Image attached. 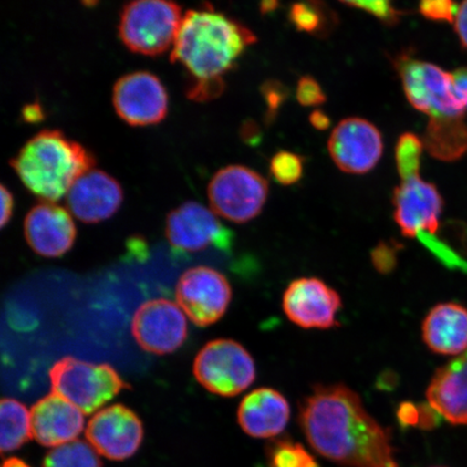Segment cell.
<instances>
[{"label": "cell", "mask_w": 467, "mask_h": 467, "mask_svg": "<svg viewBox=\"0 0 467 467\" xmlns=\"http://www.w3.org/2000/svg\"><path fill=\"white\" fill-rule=\"evenodd\" d=\"M397 420L404 428H410V426L419 428L421 422V405H416L410 401L402 402L397 410Z\"/></svg>", "instance_id": "8d00e7d4"}, {"label": "cell", "mask_w": 467, "mask_h": 467, "mask_svg": "<svg viewBox=\"0 0 467 467\" xmlns=\"http://www.w3.org/2000/svg\"><path fill=\"white\" fill-rule=\"evenodd\" d=\"M423 340L436 354L459 355L467 349V309L441 303L431 309L422 327Z\"/></svg>", "instance_id": "7402d4cb"}, {"label": "cell", "mask_w": 467, "mask_h": 467, "mask_svg": "<svg viewBox=\"0 0 467 467\" xmlns=\"http://www.w3.org/2000/svg\"><path fill=\"white\" fill-rule=\"evenodd\" d=\"M232 295L231 284L223 274L207 266L184 272L175 288L178 306L198 327L213 325L223 317Z\"/></svg>", "instance_id": "9c48e42d"}, {"label": "cell", "mask_w": 467, "mask_h": 467, "mask_svg": "<svg viewBox=\"0 0 467 467\" xmlns=\"http://www.w3.org/2000/svg\"><path fill=\"white\" fill-rule=\"evenodd\" d=\"M455 32H457L461 44L467 49V2L459 5L454 19Z\"/></svg>", "instance_id": "74e56055"}, {"label": "cell", "mask_w": 467, "mask_h": 467, "mask_svg": "<svg viewBox=\"0 0 467 467\" xmlns=\"http://www.w3.org/2000/svg\"><path fill=\"white\" fill-rule=\"evenodd\" d=\"M424 143L416 134L406 132L397 141L395 159L397 171L404 181L419 177Z\"/></svg>", "instance_id": "83f0119b"}, {"label": "cell", "mask_w": 467, "mask_h": 467, "mask_svg": "<svg viewBox=\"0 0 467 467\" xmlns=\"http://www.w3.org/2000/svg\"><path fill=\"white\" fill-rule=\"evenodd\" d=\"M85 435L99 454L109 460L124 461L141 447L143 423L131 409L117 404L97 412L88 422Z\"/></svg>", "instance_id": "4fadbf2b"}, {"label": "cell", "mask_w": 467, "mask_h": 467, "mask_svg": "<svg viewBox=\"0 0 467 467\" xmlns=\"http://www.w3.org/2000/svg\"><path fill=\"white\" fill-rule=\"evenodd\" d=\"M420 243L428 248L437 260L451 270H459L467 273V262L461 258L457 251L453 250L440 237L428 233H420L417 236Z\"/></svg>", "instance_id": "f546056e"}, {"label": "cell", "mask_w": 467, "mask_h": 467, "mask_svg": "<svg viewBox=\"0 0 467 467\" xmlns=\"http://www.w3.org/2000/svg\"><path fill=\"white\" fill-rule=\"evenodd\" d=\"M266 453L268 467H319L305 447L285 438L270 442Z\"/></svg>", "instance_id": "4316f807"}, {"label": "cell", "mask_w": 467, "mask_h": 467, "mask_svg": "<svg viewBox=\"0 0 467 467\" xmlns=\"http://www.w3.org/2000/svg\"><path fill=\"white\" fill-rule=\"evenodd\" d=\"M192 371L204 389L223 397L243 393L256 377L253 356L227 338L207 343L197 354Z\"/></svg>", "instance_id": "52a82bcc"}, {"label": "cell", "mask_w": 467, "mask_h": 467, "mask_svg": "<svg viewBox=\"0 0 467 467\" xmlns=\"http://www.w3.org/2000/svg\"><path fill=\"white\" fill-rule=\"evenodd\" d=\"M22 115L27 122H36L44 119L43 109L38 104L26 105Z\"/></svg>", "instance_id": "7bdbcfd3"}, {"label": "cell", "mask_w": 467, "mask_h": 467, "mask_svg": "<svg viewBox=\"0 0 467 467\" xmlns=\"http://www.w3.org/2000/svg\"><path fill=\"white\" fill-rule=\"evenodd\" d=\"M435 467H441V466H435Z\"/></svg>", "instance_id": "bcb514c9"}, {"label": "cell", "mask_w": 467, "mask_h": 467, "mask_svg": "<svg viewBox=\"0 0 467 467\" xmlns=\"http://www.w3.org/2000/svg\"><path fill=\"white\" fill-rule=\"evenodd\" d=\"M455 91L467 109V68H460L453 74Z\"/></svg>", "instance_id": "ab89813d"}, {"label": "cell", "mask_w": 467, "mask_h": 467, "mask_svg": "<svg viewBox=\"0 0 467 467\" xmlns=\"http://www.w3.org/2000/svg\"><path fill=\"white\" fill-rule=\"evenodd\" d=\"M429 404L454 425L467 424V349L438 369L426 390Z\"/></svg>", "instance_id": "44dd1931"}, {"label": "cell", "mask_w": 467, "mask_h": 467, "mask_svg": "<svg viewBox=\"0 0 467 467\" xmlns=\"http://www.w3.org/2000/svg\"><path fill=\"white\" fill-rule=\"evenodd\" d=\"M2 227L7 225L8 222L11 219V215H13L14 212V196L11 194V192L8 189H5V186H2Z\"/></svg>", "instance_id": "60d3db41"}, {"label": "cell", "mask_w": 467, "mask_h": 467, "mask_svg": "<svg viewBox=\"0 0 467 467\" xmlns=\"http://www.w3.org/2000/svg\"><path fill=\"white\" fill-rule=\"evenodd\" d=\"M278 5L277 2H263L260 5V11L263 15L271 14L278 8Z\"/></svg>", "instance_id": "ee69618b"}, {"label": "cell", "mask_w": 467, "mask_h": 467, "mask_svg": "<svg viewBox=\"0 0 467 467\" xmlns=\"http://www.w3.org/2000/svg\"><path fill=\"white\" fill-rule=\"evenodd\" d=\"M329 153L342 171L364 174L377 166L383 153V140L371 122L352 117L344 119L332 132Z\"/></svg>", "instance_id": "9a60e30c"}, {"label": "cell", "mask_w": 467, "mask_h": 467, "mask_svg": "<svg viewBox=\"0 0 467 467\" xmlns=\"http://www.w3.org/2000/svg\"><path fill=\"white\" fill-rule=\"evenodd\" d=\"M3 467H31L19 458H9L5 461Z\"/></svg>", "instance_id": "f6af8a7d"}, {"label": "cell", "mask_w": 467, "mask_h": 467, "mask_svg": "<svg viewBox=\"0 0 467 467\" xmlns=\"http://www.w3.org/2000/svg\"><path fill=\"white\" fill-rule=\"evenodd\" d=\"M340 295L318 278L294 280L285 289L283 308L292 323L305 329H330L338 326Z\"/></svg>", "instance_id": "5bb4252c"}, {"label": "cell", "mask_w": 467, "mask_h": 467, "mask_svg": "<svg viewBox=\"0 0 467 467\" xmlns=\"http://www.w3.org/2000/svg\"><path fill=\"white\" fill-rule=\"evenodd\" d=\"M299 423L321 457L348 467H400L392 435L344 384L317 385L299 407Z\"/></svg>", "instance_id": "6da1fadb"}, {"label": "cell", "mask_w": 467, "mask_h": 467, "mask_svg": "<svg viewBox=\"0 0 467 467\" xmlns=\"http://www.w3.org/2000/svg\"><path fill=\"white\" fill-rule=\"evenodd\" d=\"M134 340L146 352L166 355L183 346L188 337L185 313L177 303L155 299L143 303L132 318Z\"/></svg>", "instance_id": "8fae6325"}, {"label": "cell", "mask_w": 467, "mask_h": 467, "mask_svg": "<svg viewBox=\"0 0 467 467\" xmlns=\"http://www.w3.org/2000/svg\"><path fill=\"white\" fill-rule=\"evenodd\" d=\"M10 165L28 191L43 202L67 194L81 175L92 171L95 157L60 130H45L23 145Z\"/></svg>", "instance_id": "3957f363"}, {"label": "cell", "mask_w": 467, "mask_h": 467, "mask_svg": "<svg viewBox=\"0 0 467 467\" xmlns=\"http://www.w3.org/2000/svg\"><path fill=\"white\" fill-rule=\"evenodd\" d=\"M224 80H191L188 87V97L195 101H207L217 98L224 91Z\"/></svg>", "instance_id": "d590c367"}, {"label": "cell", "mask_w": 467, "mask_h": 467, "mask_svg": "<svg viewBox=\"0 0 467 467\" xmlns=\"http://www.w3.org/2000/svg\"><path fill=\"white\" fill-rule=\"evenodd\" d=\"M43 467H103L99 453L89 442L76 440L52 449L46 454Z\"/></svg>", "instance_id": "484cf974"}, {"label": "cell", "mask_w": 467, "mask_h": 467, "mask_svg": "<svg viewBox=\"0 0 467 467\" xmlns=\"http://www.w3.org/2000/svg\"><path fill=\"white\" fill-rule=\"evenodd\" d=\"M296 99L303 107H317L327 100L320 85L311 76H303L297 83Z\"/></svg>", "instance_id": "836d02e7"}, {"label": "cell", "mask_w": 467, "mask_h": 467, "mask_svg": "<svg viewBox=\"0 0 467 467\" xmlns=\"http://www.w3.org/2000/svg\"><path fill=\"white\" fill-rule=\"evenodd\" d=\"M260 91L267 107L265 121L266 124H271L276 119L279 109L287 101L289 90L280 81L270 79L261 86Z\"/></svg>", "instance_id": "4dcf8cb0"}, {"label": "cell", "mask_w": 467, "mask_h": 467, "mask_svg": "<svg viewBox=\"0 0 467 467\" xmlns=\"http://www.w3.org/2000/svg\"><path fill=\"white\" fill-rule=\"evenodd\" d=\"M244 142L249 145H258L262 140V132L258 124L254 120L244 121L241 130Z\"/></svg>", "instance_id": "f35d334b"}, {"label": "cell", "mask_w": 467, "mask_h": 467, "mask_svg": "<svg viewBox=\"0 0 467 467\" xmlns=\"http://www.w3.org/2000/svg\"><path fill=\"white\" fill-rule=\"evenodd\" d=\"M124 192L119 181L102 171L86 172L67 194V206L74 217L92 224L107 220L119 209Z\"/></svg>", "instance_id": "ac0fdd59"}, {"label": "cell", "mask_w": 467, "mask_h": 467, "mask_svg": "<svg viewBox=\"0 0 467 467\" xmlns=\"http://www.w3.org/2000/svg\"><path fill=\"white\" fill-rule=\"evenodd\" d=\"M31 418L33 438L44 447L57 448L72 442L84 430V413L55 393L33 406Z\"/></svg>", "instance_id": "d6986e66"}, {"label": "cell", "mask_w": 467, "mask_h": 467, "mask_svg": "<svg viewBox=\"0 0 467 467\" xmlns=\"http://www.w3.org/2000/svg\"><path fill=\"white\" fill-rule=\"evenodd\" d=\"M270 171L278 183L295 184L303 175L302 157L289 151H279L272 159Z\"/></svg>", "instance_id": "f1b7e54d"}, {"label": "cell", "mask_w": 467, "mask_h": 467, "mask_svg": "<svg viewBox=\"0 0 467 467\" xmlns=\"http://www.w3.org/2000/svg\"><path fill=\"white\" fill-rule=\"evenodd\" d=\"M267 194V181L244 166L222 168L208 185L213 212L235 223H246L258 217Z\"/></svg>", "instance_id": "ba28073f"}, {"label": "cell", "mask_w": 467, "mask_h": 467, "mask_svg": "<svg viewBox=\"0 0 467 467\" xmlns=\"http://www.w3.org/2000/svg\"><path fill=\"white\" fill-rule=\"evenodd\" d=\"M182 20V9L172 2L128 3L120 13L119 37L128 49L137 54L160 56L174 45Z\"/></svg>", "instance_id": "5b68a950"}, {"label": "cell", "mask_w": 467, "mask_h": 467, "mask_svg": "<svg viewBox=\"0 0 467 467\" xmlns=\"http://www.w3.org/2000/svg\"><path fill=\"white\" fill-rule=\"evenodd\" d=\"M117 115L130 126L160 124L168 113V93L153 73L132 72L121 76L113 88Z\"/></svg>", "instance_id": "7c38bea8"}, {"label": "cell", "mask_w": 467, "mask_h": 467, "mask_svg": "<svg viewBox=\"0 0 467 467\" xmlns=\"http://www.w3.org/2000/svg\"><path fill=\"white\" fill-rule=\"evenodd\" d=\"M330 15L324 4L317 2L296 3L289 10V19L297 31L319 36L336 26V16Z\"/></svg>", "instance_id": "d4e9b609"}, {"label": "cell", "mask_w": 467, "mask_h": 467, "mask_svg": "<svg viewBox=\"0 0 467 467\" xmlns=\"http://www.w3.org/2000/svg\"><path fill=\"white\" fill-rule=\"evenodd\" d=\"M400 244L393 243L382 242L372 250L371 258L372 265L379 273L389 274L394 270L399 260Z\"/></svg>", "instance_id": "d6a6232c"}, {"label": "cell", "mask_w": 467, "mask_h": 467, "mask_svg": "<svg viewBox=\"0 0 467 467\" xmlns=\"http://www.w3.org/2000/svg\"><path fill=\"white\" fill-rule=\"evenodd\" d=\"M394 218L402 235L414 238L420 233L436 235L443 202L436 186L419 177L408 179L394 192Z\"/></svg>", "instance_id": "2e32d148"}, {"label": "cell", "mask_w": 467, "mask_h": 467, "mask_svg": "<svg viewBox=\"0 0 467 467\" xmlns=\"http://www.w3.org/2000/svg\"><path fill=\"white\" fill-rule=\"evenodd\" d=\"M459 5L449 0H435V2H422L420 4V13L426 19L433 21L454 22Z\"/></svg>", "instance_id": "e575fe53"}, {"label": "cell", "mask_w": 467, "mask_h": 467, "mask_svg": "<svg viewBox=\"0 0 467 467\" xmlns=\"http://www.w3.org/2000/svg\"><path fill=\"white\" fill-rule=\"evenodd\" d=\"M49 377L52 393L63 397L87 416L130 389L112 366L87 363L72 356L57 361Z\"/></svg>", "instance_id": "277c9868"}, {"label": "cell", "mask_w": 467, "mask_h": 467, "mask_svg": "<svg viewBox=\"0 0 467 467\" xmlns=\"http://www.w3.org/2000/svg\"><path fill=\"white\" fill-rule=\"evenodd\" d=\"M309 121H311L312 126L315 130H327L330 126V119L321 110H314V112L309 115Z\"/></svg>", "instance_id": "b9f144b4"}, {"label": "cell", "mask_w": 467, "mask_h": 467, "mask_svg": "<svg viewBox=\"0 0 467 467\" xmlns=\"http://www.w3.org/2000/svg\"><path fill=\"white\" fill-rule=\"evenodd\" d=\"M396 67L414 109L431 119H463L466 108L455 91L452 74L406 55L397 57Z\"/></svg>", "instance_id": "8992f818"}, {"label": "cell", "mask_w": 467, "mask_h": 467, "mask_svg": "<svg viewBox=\"0 0 467 467\" xmlns=\"http://www.w3.org/2000/svg\"><path fill=\"white\" fill-rule=\"evenodd\" d=\"M423 143L435 159L458 161L467 151V125L463 119H431Z\"/></svg>", "instance_id": "603a6c76"}, {"label": "cell", "mask_w": 467, "mask_h": 467, "mask_svg": "<svg viewBox=\"0 0 467 467\" xmlns=\"http://www.w3.org/2000/svg\"><path fill=\"white\" fill-rule=\"evenodd\" d=\"M0 420H2L0 448L4 453L15 451L32 440L31 412L20 401L3 399L0 405Z\"/></svg>", "instance_id": "cb8c5ba5"}, {"label": "cell", "mask_w": 467, "mask_h": 467, "mask_svg": "<svg viewBox=\"0 0 467 467\" xmlns=\"http://www.w3.org/2000/svg\"><path fill=\"white\" fill-rule=\"evenodd\" d=\"M343 4L364 10L388 26L397 25L402 15L401 11L393 7L392 3L383 2V0L381 2H344Z\"/></svg>", "instance_id": "1f68e13d"}, {"label": "cell", "mask_w": 467, "mask_h": 467, "mask_svg": "<svg viewBox=\"0 0 467 467\" xmlns=\"http://www.w3.org/2000/svg\"><path fill=\"white\" fill-rule=\"evenodd\" d=\"M166 237L181 254L198 253L212 246L230 251L234 243V233L221 223L213 210L196 202H186L169 213Z\"/></svg>", "instance_id": "30bf717a"}, {"label": "cell", "mask_w": 467, "mask_h": 467, "mask_svg": "<svg viewBox=\"0 0 467 467\" xmlns=\"http://www.w3.org/2000/svg\"><path fill=\"white\" fill-rule=\"evenodd\" d=\"M290 414L289 402L283 394L271 388H261L244 397L237 419L247 435L272 438L287 428Z\"/></svg>", "instance_id": "ffe728a7"}, {"label": "cell", "mask_w": 467, "mask_h": 467, "mask_svg": "<svg viewBox=\"0 0 467 467\" xmlns=\"http://www.w3.org/2000/svg\"><path fill=\"white\" fill-rule=\"evenodd\" d=\"M254 34L213 8L189 10L181 23L171 60L188 69L192 80H214L230 71Z\"/></svg>", "instance_id": "7a4b0ae2"}, {"label": "cell", "mask_w": 467, "mask_h": 467, "mask_svg": "<svg viewBox=\"0 0 467 467\" xmlns=\"http://www.w3.org/2000/svg\"><path fill=\"white\" fill-rule=\"evenodd\" d=\"M76 226L67 212L51 202H40L29 210L25 219V236L28 246L45 258H60L71 250Z\"/></svg>", "instance_id": "e0dca14e"}]
</instances>
